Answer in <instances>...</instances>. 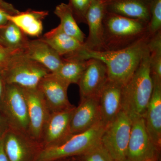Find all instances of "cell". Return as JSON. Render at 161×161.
I'll return each mask as SVG.
<instances>
[{
	"mask_svg": "<svg viewBox=\"0 0 161 161\" xmlns=\"http://www.w3.org/2000/svg\"><path fill=\"white\" fill-rule=\"evenodd\" d=\"M101 122L98 97L80 99L78 107H75L70 125L71 135L89 130Z\"/></svg>",
	"mask_w": 161,
	"mask_h": 161,
	"instance_id": "cell-14",
	"label": "cell"
},
{
	"mask_svg": "<svg viewBox=\"0 0 161 161\" xmlns=\"http://www.w3.org/2000/svg\"><path fill=\"white\" fill-rule=\"evenodd\" d=\"M87 60L76 58H63L59 69L53 73L68 84H78L86 67Z\"/></svg>",
	"mask_w": 161,
	"mask_h": 161,
	"instance_id": "cell-23",
	"label": "cell"
},
{
	"mask_svg": "<svg viewBox=\"0 0 161 161\" xmlns=\"http://www.w3.org/2000/svg\"><path fill=\"white\" fill-rule=\"evenodd\" d=\"M62 160H63V159L60 160H59V161H62Z\"/></svg>",
	"mask_w": 161,
	"mask_h": 161,
	"instance_id": "cell-37",
	"label": "cell"
},
{
	"mask_svg": "<svg viewBox=\"0 0 161 161\" xmlns=\"http://www.w3.org/2000/svg\"><path fill=\"white\" fill-rule=\"evenodd\" d=\"M7 84L5 70L0 69V104L5 95Z\"/></svg>",
	"mask_w": 161,
	"mask_h": 161,
	"instance_id": "cell-31",
	"label": "cell"
},
{
	"mask_svg": "<svg viewBox=\"0 0 161 161\" xmlns=\"http://www.w3.org/2000/svg\"><path fill=\"white\" fill-rule=\"evenodd\" d=\"M54 13L60 19L59 25L65 33L81 43H84L85 35L78 26L68 4L60 3L56 6Z\"/></svg>",
	"mask_w": 161,
	"mask_h": 161,
	"instance_id": "cell-22",
	"label": "cell"
},
{
	"mask_svg": "<svg viewBox=\"0 0 161 161\" xmlns=\"http://www.w3.org/2000/svg\"><path fill=\"white\" fill-rule=\"evenodd\" d=\"M0 111L9 129L28 134V107L23 88L17 85L7 84L0 104Z\"/></svg>",
	"mask_w": 161,
	"mask_h": 161,
	"instance_id": "cell-5",
	"label": "cell"
},
{
	"mask_svg": "<svg viewBox=\"0 0 161 161\" xmlns=\"http://www.w3.org/2000/svg\"><path fill=\"white\" fill-rule=\"evenodd\" d=\"M104 1H106V0H104Z\"/></svg>",
	"mask_w": 161,
	"mask_h": 161,
	"instance_id": "cell-38",
	"label": "cell"
},
{
	"mask_svg": "<svg viewBox=\"0 0 161 161\" xmlns=\"http://www.w3.org/2000/svg\"><path fill=\"white\" fill-rule=\"evenodd\" d=\"M150 36L148 34L132 46L119 50L92 51L84 48L73 58L100 60L106 66L108 80L124 86L135 73L149 50Z\"/></svg>",
	"mask_w": 161,
	"mask_h": 161,
	"instance_id": "cell-1",
	"label": "cell"
},
{
	"mask_svg": "<svg viewBox=\"0 0 161 161\" xmlns=\"http://www.w3.org/2000/svg\"><path fill=\"white\" fill-rule=\"evenodd\" d=\"M4 136L0 137V161H9L4 149Z\"/></svg>",
	"mask_w": 161,
	"mask_h": 161,
	"instance_id": "cell-33",
	"label": "cell"
},
{
	"mask_svg": "<svg viewBox=\"0 0 161 161\" xmlns=\"http://www.w3.org/2000/svg\"><path fill=\"white\" fill-rule=\"evenodd\" d=\"M105 128L100 122L89 130L72 135L59 145L42 148L36 161H58L82 155L100 142Z\"/></svg>",
	"mask_w": 161,
	"mask_h": 161,
	"instance_id": "cell-4",
	"label": "cell"
},
{
	"mask_svg": "<svg viewBox=\"0 0 161 161\" xmlns=\"http://www.w3.org/2000/svg\"><path fill=\"white\" fill-rule=\"evenodd\" d=\"M158 148L147 131L144 117L132 119L126 160L145 161L156 157Z\"/></svg>",
	"mask_w": 161,
	"mask_h": 161,
	"instance_id": "cell-8",
	"label": "cell"
},
{
	"mask_svg": "<svg viewBox=\"0 0 161 161\" xmlns=\"http://www.w3.org/2000/svg\"><path fill=\"white\" fill-rule=\"evenodd\" d=\"M23 52L26 57L42 64L52 73L57 72L63 60V57L40 38L29 40Z\"/></svg>",
	"mask_w": 161,
	"mask_h": 161,
	"instance_id": "cell-17",
	"label": "cell"
},
{
	"mask_svg": "<svg viewBox=\"0 0 161 161\" xmlns=\"http://www.w3.org/2000/svg\"><path fill=\"white\" fill-rule=\"evenodd\" d=\"M0 38L3 46L15 50H23L29 40L27 36L10 21L0 28Z\"/></svg>",
	"mask_w": 161,
	"mask_h": 161,
	"instance_id": "cell-24",
	"label": "cell"
},
{
	"mask_svg": "<svg viewBox=\"0 0 161 161\" xmlns=\"http://www.w3.org/2000/svg\"><path fill=\"white\" fill-rule=\"evenodd\" d=\"M103 27L102 51L127 48L149 34L147 22L107 11Z\"/></svg>",
	"mask_w": 161,
	"mask_h": 161,
	"instance_id": "cell-3",
	"label": "cell"
},
{
	"mask_svg": "<svg viewBox=\"0 0 161 161\" xmlns=\"http://www.w3.org/2000/svg\"><path fill=\"white\" fill-rule=\"evenodd\" d=\"M152 2L153 0H106V11L143 20L149 24Z\"/></svg>",
	"mask_w": 161,
	"mask_h": 161,
	"instance_id": "cell-18",
	"label": "cell"
},
{
	"mask_svg": "<svg viewBox=\"0 0 161 161\" xmlns=\"http://www.w3.org/2000/svg\"><path fill=\"white\" fill-rule=\"evenodd\" d=\"M105 11V1H92L86 17L89 33L84 43V49L103 50V23Z\"/></svg>",
	"mask_w": 161,
	"mask_h": 161,
	"instance_id": "cell-16",
	"label": "cell"
},
{
	"mask_svg": "<svg viewBox=\"0 0 161 161\" xmlns=\"http://www.w3.org/2000/svg\"><path fill=\"white\" fill-rule=\"evenodd\" d=\"M148 47L153 79L161 81V31L150 36Z\"/></svg>",
	"mask_w": 161,
	"mask_h": 161,
	"instance_id": "cell-25",
	"label": "cell"
},
{
	"mask_svg": "<svg viewBox=\"0 0 161 161\" xmlns=\"http://www.w3.org/2000/svg\"><path fill=\"white\" fill-rule=\"evenodd\" d=\"M146 161H156V157L153 158L149 159L147 160Z\"/></svg>",
	"mask_w": 161,
	"mask_h": 161,
	"instance_id": "cell-34",
	"label": "cell"
},
{
	"mask_svg": "<svg viewBox=\"0 0 161 161\" xmlns=\"http://www.w3.org/2000/svg\"><path fill=\"white\" fill-rule=\"evenodd\" d=\"M50 73L42 64L26 57L22 51L13 58L5 75L7 84L24 89H35L42 78Z\"/></svg>",
	"mask_w": 161,
	"mask_h": 161,
	"instance_id": "cell-7",
	"label": "cell"
},
{
	"mask_svg": "<svg viewBox=\"0 0 161 161\" xmlns=\"http://www.w3.org/2000/svg\"><path fill=\"white\" fill-rule=\"evenodd\" d=\"M122 86L108 80L98 97L101 122L105 126L122 110Z\"/></svg>",
	"mask_w": 161,
	"mask_h": 161,
	"instance_id": "cell-15",
	"label": "cell"
},
{
	"mask_svg": "<svg viewBox=\"0 0 161 161\" xmlns=\"http://www.w3.org/2000/svg\"><path fill=\"white\" fill-rule=\"evenodd\" d=\"M0 46H3V43H2V40H1V38H0Z\"/></svg>",
	"mask_w": 161,
	"mask_h": 161,
	"instance_id": "cell-35",
	"label": "cell"
},
{
	"mask_svg": "<svg viewBox=\"0 0 161 161\" xmlns=\"http://www.w3.org/2000/svg\"><path fill=\"white\" fill-rule=\"evenodd\" d=\"M69 86L53 73L46 75L40 80L37 89L43 96L51 113L75 107L69 102L67 95Z\"/></svg>",
	"mask_w": 161,
	"mask_h": 161,
	"instance_id": "cell-10",
	"label": "cell"
},
{
	"mask_svg": "<svg viewBox=\"0 0 161 161\" xmlns=\"http://www.w3.org/2000/svg\"><path fill=\"white\" fill-rule=\"evenodd\" d=\"M19 12L11 3L5 0H0V28L8 23L9 16L17 14Z\"/></svg>",
	"mask_w": 161,
	"mask_h": 161,
	"instance_id": "cell-29",
	"label": "cell"
},
{
	"mask_svg": "<svg viewBox=\"0 0 161 161\" xmlns=\"http://www.w3.org/2000/svg\"><path fill=\"white\" fill-rule=\"evenodd\" d=\"M153 89L149 49L132 77L123 87L122 110L132 120L144 117Z\"/></svg>",
	"mask_w": 161,
	"mask_h": 161,
	"instance_id": "cell-2",
	"label": "cell"
},
{
	"mask_svg": "<svg viewBox=\"0 0 161 161\" xmlns=\"http://www.w3.org/2000/svg\"><path fill=\"white\" fill-rule=\"evenodd\" d=\"M161 31V0H153L148 24V34L150 36Z\"/></svg>",
	"mask_w": 161,
	"mask_h": 161,
	"instance_id": "cell-26",
	"label": "cell"
},
{
	"mask_svg": "<svg viewBox=\"0 0 161 161\" xmlns=\"http://www.w3.org/2000/svg\"><path fill=\"white\" fill-rule=\"evenodd\" d=\"M4 146L9 161H36L42 149L28 134L9 129L4 134Z\"/></svg>",
	"mask_w": 161,
	"mask_h": 161,
	"instance_id": "cell-9",
	"label": "cell"
},
{
	"mask_svg": "<svg viewBox=\"0 0 161 161\" xmlns=\"http://www.w3.org/2000/svg\"><path fill=\"white\" fill-rule=\"evenodd\" d=\"M48 15L47 11L28 9L9 16L8 20L17 25L26 36L39 37L43 32V21Z\"/></svg>",
	"mask_w": 161,
	"mask_h": 161,
	"instance_id": "cell-21",
	"label": "cell"
},
{
	"mask_svg": "<svg viewBox=\"0 0 161 161\" xmlns=\"http://www.w3.org/2000/svg\"><path fill=\"white\" fill-rule=\"evenodd\" d=\"M9 129L6 119L0 111V137L3 136Z\"/></svg>",
	"mask_w": 161,
	"mask_h": 161,
	"instance_id": "cell-32",
	"label": "cell"
},
{
	"mask_svg": "<svg viewBox=\"0 0 161 161\" xmlns=\"http://www.w3.org/2000/svg\"><path fill=\"white\" fill-rule=\"evenodd\" d=\"M153 81V92L144 118L150 137L159 147L161 142V81Z\"/></svg>",
	"mask_w": 161,
	"mask_h": 161,
	"instance_id": "cell-19",
	"label": "cell"
},
{
	"mask_svg": "<svg viewBox=\"0 0 161 161\" xmlns=\"http://www.w3.org/2000/svg\"><path fill=\"white\" fill-rule=\"evenodd\" d=\"M108 80L107 68L103 62L95 59L87 60L86 67L78 84L80 99L99 97Z\"/></svg>",
	"mask_w": 161,
	"mask_h": 161,
	"instance_id": "cell-13",
	"label": "cell"
},
{
	"mask_svg": "<svg viewBox=\"0 0 161 161\" xmlns=\"http://www.w3.org/2000/svg\"><path fill=\"white\" fill-rule=\"evenodd\" d=\"M75 108L51 113L40 142L42 148L57 146L71 136L70 125Z\"/></svg>",
	"mask_w": 161,
	"mask_h": 161,
	"instance_id": "cell-12",
	"label": "cell"
},
{
	"mask_svg": "<svg viewBox=\"0 0 161 161\" xmlns=\"http://www.w3.org/2000/svg\"><path fill=\"white\" fill-rule=\"evenodd\" d=\"M93 0H69L68 5L77 23L86 24V15Z\"/></svg>",
	"mask_w": 161,
	"mask_h": 161,
	"instance_id": "cell-28",
	"label": "cell"
},
{
	"mask_svg": "<svg viewBox=\"0 0 161 161\" xmlns=\"http://www.w3.org/2000/svg\"><path fill=\"white\" fill-rule=\"evenodd\" d=\"M147 161V160H146ZM125 161H130V160H126Z\"/></svg>",
	"mask_w": 161,
	"mask_h": 161,
	"instance_id": "cell-36",
	"label": "cell"
},
{
	"mask_svg": "<svg viewBox=\"0 0 161 161\" xmlns=\"http://www.w3.org/2000/svg\"><path fill=\"white\" fill-rule=\"evenodd\" d=\"M132 124V119L122 110L105 128L100 142L115 161L126 160Z\"/></svg>",
	"mask_w": 161,
	"mask_h": 161,
	"instance_id": "cell-6",
	"label": "cell"
},
{
	"mask_svg": "<svg viewBox=\"0 0 161 161\" xmlns=\"http://www.w3.org/2000/svg\"><path fill=\"white\" fill-rule=\"evenodd\" d=\"M81 155L84 161H115L101 142Z\"/></svg>",
	"mask_w": 161,
	"mask_h": 161,
	"instance_id": "cell-27",
	"label": "cell"
},
{
	"mask_svg": "<svg viewBox=\"0 0 161 161\" xmlns=\"http://www.w3.org/2000/svg\"><path fill=\"white\" fill-rule=\"evenodd\" d=\"M23 50H15L0 46V69L6 71L13 58Z\"/></svg>",
	"mask_w": 161,
	"mask_h": 161,
	"instance_id": "cell-30",
	"label": "cell"
},
{
	"mask_svg": "<svg viewBox=\"0 0 161 161\" xmlns=\"http://www.w3.org/2000/svg\"><path fill=\"white\" fill-rule=\"evenodd\" d=\"M23 90L28 107V135L40 144L45 124L51 112L37 88Z\"/></svg>",
	"mask_w": 161,
	"mask_h": 161,
	"instance_id": "cell-11",
	"label": "cell"
},
{
	"mask_svg": "<svg viewBox=\"0 0 161 161\" xmlns=\"http://www.w3.org/2000/svg\"><path fill=\"white\" fill-rule=\"evenodd\" d=\"M51 47L61 57H75L83 49L84 43L65 33L60 25L40 38Z\"/></svg>",
	"mask_w": 161,
	"mask_h": 161,
	"instance_id": "cell-20",
	"label": "cell"
}]
</instances>
